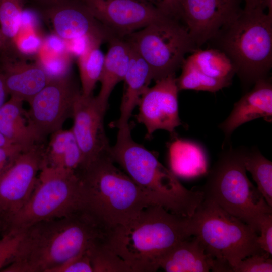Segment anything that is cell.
<instances>
[{
    "label": "cell",
    "instance_id": "1",
    "mask_svg": "<svg viewBox=\"0 0 272 272\" xmlns=\"http://www.w3.org/2000/svg\"><path fill=\"white\" fill-rule=\"evenodd\" d=\"M106 235L102 226L83 209L40 221L25 228L16 257L1 271L53 272L89 250Z\"/></svg>",
    "mask_w": 272,
    "mask_h": 272
},
{
    "label": "cell",
    "instance_id": "2",
    "mask_svg": "<svg viewBox=\"0 0 272 272\" xmlns=\"http://www.w3.org/2000/svg\"><path fill=\"white\" fill-rule=\"evenodd\" d=\"M191 236L190 218L150 205L127 223L110 230L106 241L132 272H153L171 249Z\"/></svg>",
    "mask_w": 272,
    "mask_h": 272
},
{
    "label": "cell",
    "instance_id": "3",
    "mask_svg": "<svg viewBox=\"0 0 272 272\" xmlns=\"http://www.w3.org/2000/svg\"><path fill=\"white\" fill-rule=\"evenodd\" d=\"M111 156L100 157L79 169L82 209L108 232L125 224L145 208L155 205Z\"/></svg>",
    "mask_w": 272,
    "mask_h": 272
},
{
    "label": "cell",
    "instance_id": "4",
    "mask_svg": "<svg viewBox=\"0 0 272 272\" xmlns=\"http://www.w3.org/2000/svg\"><path fill=\"white\" fill-rule=\"evenodd\" d=\"M111 155L154 205L173 214L190 218L204 199L201 189L185 187L156 155L136 142L130 128L118 130Z\"/></svg>",
    "mask_w": 272,
    "mask_h": 272
},
{
    "label": "cell",
    "instance_id": "5",
    "mask_svg": "<svg viewBox=\"0 0 272 272\" xmlns=\"http://www.w3.org/2000/svg\"><path fill=\"white\" fill-rule=\"evenodd\" d=\"M265 9L244 7L208 41L230 58L246 91L267 78L272 66V14Z\"/></svg>",
    "mask_w": 272,
    "mask_h": 272
},
{
    "label": "cell",
    "instance_id": "6",
    "mask_svg": "<svg viewBox=\"0 0 272 272\" xmlns=\"http://www.w3.org/2000/svg\"><path fill=\"white\" fill-rule=\"evenodd\" d=\"M244 147L223 150L208 173L202 189L204 198L213 201L258 233L261 216L272 207L249 180L244 163Z\"/></svg>",
    "mask_w": 272,
    "mask_h": 272
},
{
    "label": "cell",
    "instance_id": "7",
    "mask_svg": "<svg viewBox=\"0 0 272 272\" xmlns=\"http://www.w3.org/2000/svg\"><path fill=\"white\" fill-rule=\"evenodd\" d=\"M190 220L192 236L231 272L244 258L263 251L258 243L257 232L212 200L204 198Z\"/></svg>",
    "mask_w": 272,
    "mask_h": 272
},
{
    "label": "cell",
    "instance_id": "8",
    "mask_svg": "<svg viewBox=\"0 0 272 272\" xmlns=\"http://www.w3.org/2000/svg\"><path fill=\"white\" fill-rule=\"evenodd\" d=\"M81 209V185L76 172L43 163L33 193L10 219L9 229L26 228Z\"/></svg>",
    "mask_w": 272,
    "mask_h": 272
},
{
    "label": "cell",
    "instance_id": "9",
    "mask_svg": "<svg viewBox=\"0 0 272 272\" xmlns=\"http://www.w3.org/2000/svg\"><path fill=\"white\" fill-rule=\"evenodd\" d=\"M149 65L153 80L175 74L196 48L181 21L165 16L123 38Z\"/></svg>",
    "mask_w": 272,
    "mask_h": 272
},
{
    "label": "cell",
    "instance_id": "10",
    "mask_svg": "<svg viewBox=\"0 0 272 272\" xmlns=\"http://www.w3.org/2000/svg\"><path fill=\"white\" fill-rule=\"evenodd\" d=\"M80 92L68 74L51 78L28 102L26 117L40 142L62 128L66 118L72 116L74 102Z\"/></svg>",
    "mask_w": 272,
    "mask_h": 272
},
{
    "label": "cell",
    "instance_id": "11",
    "mask_svg": "<svg viewBox=\"0 0 272 272\" xmlns=\"http://www.w3.org/2000/svg\"><path fill=\"white\" fill-rule=\"evenodd\" d=\"M44 151L39 144L22 151L0 174V213L8 225L33 193L44 163Z\"/></svg>",
    "mask_w": 272,
    "mask_h": 272
},
{
    "label": "cell",
    "instance_id": "12",
    "mask_svg": "<svg viewBox=\"0 0 272 272\" xmlns=\"http://www.w3.org/2000/svg\"><path fill=\"white\" fill-rule=\"evenodd\" d=\"M79 1L104 28L119 38L168 16L145 0Z\"/></svg>",
    "mask_w": 272,
    "mask_h": 272
},
{
    "label": "cell",
    "instance_id": "13",
    "mask_svg": "<svg viewBox=\"0 0 272 272\" xmlns=\"http://www.w3.org/2000/svg\"><path fill=\"white\" fill-rule=\"evenodd\" d=\"M175 74L155 81L148 87L139 102L137 121L146 128L147 138L157 130H164L172 135L182 125L179 115L178 92Z\"/></svg>",
    "mask_w": 272,
    "mask_h": 272
},
{
    "label": "cell",
    "instance_id": "14",
    "mask_svg": "<svg viewBox=\"0 0 272 272\" xmlns=\"http://www.w3.org/2000/svg\"><path fill=\"white\" fill-rule=\"evenodd\" d=\"M105 112L93 95L85 96L81 92L75 98L72 108L73 124L71 129L82 155L80 168L100 157L111 156L112 146L104 126Z\"/></svg>",
    "mask_w": 272,
    "mask_h": 272
},
{
    "label": "cell",
    "instance_id": "15",
    "mask_svg": "<svg viewBox=\"0 0 272 272\" xmlns=\"http://www.w3.org/2000/svg\"><path fill=\"white\" fill-rule=\"evenodd\" d=\"M56 36L61 40H100L114 36L104 28L79 0H56L41 5Z\"/></svg>",
    "mask_w": 272,
    "mask_h": 272
},
{
    "label": "cell",
    "instance_id": "16",
    "mask_svg": "<svg viewBox=\"0 0 272 272\" xmlns=\"http://www.w3.org/2000/svg\"><path fill=\"white\" fill-rule=\"evenodd\" d=\"M241 0H181L182 22L196 48L241 13Z\"/></svg>",
    "mask_w": 272,
    "mask_h": 272
},
{
    "label": "cell",
    "instance_id": "17",
    "mask_svg": "<svg viewBox=\"0 0 272 272\" xmlns=\"http://www.w3.org/2000/svg\"><path fill=\"white\" fill-rule=\"evenodd\" d=\"M253 88L236 103L227 118L219 125L229 142L234 131L241 125L253 120L263 118L272 120V84L269 78L257 81Z\"/></svg>",
    "mask_w": 272,
    "mask_h": 272
},
{
    "label": "cell",
    "instance_id": "18",
    "mask_svg": "<svg viewBox=\"0 0 272 272\" xmlns=\"http://www.w3.org/2000/svg\"><path fill=\"white\" fill-rule=\"evenodd\" d=\"M159 268L167 272H230L227 266L207 253L199 239L192 236L177 244L161 260Z\"/></svg>",
    "mask_w": 272,
    "mask_h": 272
},
{
    "label": "cell",
    "instance_id": "19",
    "mask_svg": "<svg viewBox=\"0 0 272 272\" xmlns=\"http://www.w3.org/2000/svg\"><path fill=\"white\" fill-rule=\"evenodd\" d=\"M9 95L28 102L50 81L51 77L39 63L6 57L2 66Z\"/></svg>",
    "mask_w": 272,
    "mask_h": 272
},
{
    "label": "cell",
    "instance_id": "20",
    "mask_svg": "<svg viewBox=\"0 0 272 272\" xmlns=\"http://www.w3.org/2000/svg\"><path fill=\"white\" fill-rule=\"evenodd\" d=\"M108 48L105 55L104 65L99 81L101 87L96 99L106 111L110 95L115 86L123 81L127 72L132 49L124 38L115 36L108 41Z\"/></svg>",
    "mask_w": 272,
    "mask_h": 272
},
{
    "label": "cell",
    "instance_id": "21",
    "mask_svg": "<svg viewBox=\"0 0 272 272\" xmlns=\"http://www.w3.org/2000/svg\"><path fill=\"white\" fill-rule=\"evenodd\" d=\"M131 49L129 67L123 81L124 88L120 106V115L114 124L118 130L130 128L129 121L132 113L138 106L141 96L153 80L148 64Z\"/></svg>",
    "mask_w": 272,
    "mask_h": 272
},
{
    "label": "cell",
    "instance_id": "22",
    "mask_svg": "<svg viewBox=\"0 0 272 272\" xmlns=\"http://www.w3.org/2000/svg\"><path fill=\"white\" fill-rule=\"evenodd\" d=\"M23 102L10 96L0 108V132L13 144L27 149L40 141L25 117Z\"/></svg>",
    "mask_w": 272,
    "mask_h": 272
},
{
    "label": "cell",
    "instance_id": "23",
    "mask_svg": "<svg viewBox=\"0 0 272 272\" xmlns=\"http://www.w3.org/2000/svg\"><path fill=\"white\" fill-rule=\"evenodd\" d=\"M168 146L172 172L177 176L192 178L207 172V159L199 144L174 137Z\"/></svg>",
    "mask_w": 272,
    "mask_h": 272
},
{
    "label": "cell",
    "instance_id": "24",
    "mask_svg": "<svg viewBox=\"0 0 272 272\" xmlns=\"http://www.w3.org/2000/svg\"><path fill=\"white\" fill-rule=\"evenodd\" d=\"M50 136L44 164L76 172L82 164V155L71 128L60 129Z\"/></svg>",
    "mask_w": 272,
    "mask_h": 272
},
{
    "label": "cell",
    "instance_id": "25",
    "mask_svg": "<svg viewBox=\"0 0 272 272\" xmlns=\"http://www.w3.org/2000/svg\"><path fill=\"white\" fill-rule=\"evenodd\" d=\"M102 42L100 40H87L83 50L78 55L81 92L83 95H92L95 86L99 81L105 59V54L100 49Z\"/></svg>",
    "mask_w": 272,
    "mask_h": 272
},
{
    "label": "cell",
    "instance_id": "26",
    "mask_svg": "<svg viewBox=\"0 0 272 272\" xmlns=\"http://www.w3.org/2000/svg\"><path fill=\"white\" fill-rule=\"evenodd\" d=\"M187 59L201 73L215 79L232 81L236 74L230 58L216 48L196 49Z\"/></svg>",
    "mask_w": 272,
    "mask_h": 272
},
{
    "label": "cell",
    "instance_id": "27",
    "mask_svg": "<svg viewBox=\"0 0 272 272\" xmlns=\"http://www.w3.org/2000/svg\"><path fill=\"white\" fill-rule=\"evenodd\" d=\"M244 163L268 205L272 207V163L257 148H245Z\"/></svg>",
    "mask_w": 272,
    "mask_h": 272
},
{
    "label": "cell",
    "instance_id": "28",
    "mask_svg": "<svg viewBox=\"0 0 272 272\" xmlns=\"http://www.w3.org/2000/svg\"><path fill=\"white\" fill-rule=\"evenodd\" d=\"M182 72L177 78V84L180 91L193 90L214 93L229 86L232 81L217 79L203 74L187 58L181 66Z\"/></svg>",
    "mask_w": 272,
    "mask_h": 272
},
{
    "label": "cell",
    "instance_id": "29",
    "mask_svg": "<svg viewBox=\"0 0 272 272\" xmlns=\"http://www.w3.org/2000/svg\"><path fill=\"white\" fill-rule=\"evenodd\" d=\"M102 238L89 249L93 272H132L130 266Z\"/></svg>",
    "mask_w": 272,
    "mask_h": 272
},
{
    "label": "cell",
    "instance_id": "30",
    "mask_svg": "<svg viewBox=\"0 0 272 272\" xmlns=\"http://www.w3.org/2000/svg\"><path fill=\"white\" fill-rule=\"evenodd\" d=\"M25 2L26 0H0V29L13 45L22 24Z\"/></svg>",
    "mask_w": 272,
    "mask_h": 272
},
{
    "label": "cell",
    "instance_id": "31",
    "mask_svg": "<svg viewBox=\"0 0 272 272\" xmlns=\"http://www.w3.org/2000/svg\"><path fill=\"white\" fill-rule=\"evenodd\" d=\"M25 233V228L9 229L0 237V270L10 264L16 257Z\"/></svg>",
    "mask_w": 272,
    "mask_h": 272
},
{
    "label": "cell",
    "instance_id": "32",
    "mask_svg": "<svg viewBox=\"0 0 272 272\" xmlns=\"http://www.w3.org/2000/svg\"><path fill=\"white\" fill-rule=\"evenodd\" d=\"M44 41L31 26H23L13 41V45L19 54L38 53Z\"/></svg>",
    "mask_w": 272,
    "mask_h": 272
},
{
    "label": "cell",
    "instance_id": "33",
    "mask_svg": "<svg viewBox=\"0 0 272 272\" xmlns=\"http://www.w3.org/2000/svg\"><path fill=\"white\" fill-rule=\"evenodd\" d=\"M269 253L263 251L251 255L232 269V272H271L272 260Z\"/></svg>",
    "mask_w": 272,
    "mask_h": 272
},
{
    "label": "cell",
    "instance_id": "34",
    "mask_svg": "<svg viewBox=\"0 0 272 272\" xmlns=\"http://www.w3.org/2000/svg\"><path fill=\"white\" fill-rule=\"evenodd\" d=\"M258 243L263 251L272 254V214L266 213L260 218L258 225Z\"/></svg>",
    "mask_w": 272,
    "mask_h": 272
},
{
    "label": "cell",
    "instance_id": "35",
    "mask_svg": "<svg viewBox=\"0 0 272 272\" xmlns=\"http://www.w3.org/2000/svg\"><path fill=\"white\" fill-rule=\"evenodd\" d=\"M53 272H93L89 250L70 259Z\"/></svg>",
    "mask_w": 272,
    "mask_h": 272
},
{
    "label": "cell",
    "instance_id": "36",
    "mask_svg": "<svg viewBox=\"0 0 272 272\" xmlns=\"http://www.w3.org/2000/svg\"><path fill=\"white\" fill-rule=\"evenodd\" d=\"M166 15L182 21L181 0H145Z\"/></svg>",
    "mask_w": 272,
    "mask_h": 272
},
{
    "label": "cell",
    "instance_id": "37",
    "mask_svg": "<svg viewBox=\"0 0 272 272\" xmlns=\"http://www.w3.org/2000/svg\"><path fill=\"white\" fill-rule=\"evenodd\" d=\"M24 150L26 149L17 145L0 147V174L7 167L15 156Z\"/></svg>",
    "mask_w": 272,
    "mask_h": 272
},
{
    "label": "cell",
    "instance_id": "38",
    "mask_svg": "<svg viewBox=\"0 0 272 272\" xmlns=\"http://www.w3.org/2000/svg\"><path fill=\"white\" fill-rule=\"evenodd\" d=\"M245 3L244 8H254L262 6L268 10V13L272 14V0H241Z\"/></svg>",
    "mask_w": 272,
    "mask_h": 272
},
{
    "label": "cell",
    "instance_id": "39",
    "mask_svg": "<svg viewBox=\"0 0 272 272\" xmlns=\"http://www.w3.org/2000/svg\"><path fill=\"white\" fill-rule=\"evenodd\" d=\"M10 49L16 51L13 44L7 39L0 29V52L6 53L8 50H10Z\"/></svg>",
    "mask_w": 272,
    "mask_h": 272
},
{
    "label": "cell",
    "instance_id": "40",
    "mask_svg": "<svg viewBox=\"0 0 272 272\" xmlns=\"http://www.w3.org/2000/svg\"><path fill=\"white\" fill-rule=\"evenodd\" d=\"M9 95L5 83L3 74L0 71V108L6 102L7 95Z\"/></svg>",
    "mask_w": 272,
    "mask_h": 272
},
{
    "label": "cell",
    "instance_id": "41",
    "mask_svg": "<svg viewBox=\"0 0 272 272\" xmlns=\"http://www.w3.org/2000/svg\"><path fill=\"white\" fill-rule=\"evenodd\" d=\"M8 230L7 222L3 215L0 213V237Z\"/></svg>",
    "mask_w": 272,
    "mask_h": 272
},
{
    "label": "cell",
    "instance_id": "42",
    "mask_svg": "<svg viewBox=\"0 0 272 272\" xmlns=\"http://www.w3.org/2000/svg\"><path fill=\"white\" fill-rule=\"evenodd\" d=\"M13 145L15 144L12 143L0 132V147H8Z\"/></svg>",
    "mask_w": 272,
    "mask_h": 272
},
{
    "label": "cell",
    "instance_id": "43",
    "mask_svg": "<svg viewBox=\"0 0 272 272\" xmlns=\"http://www.w3.org/2000/svg\"><path fill=\"white\" fill-rule=\"evenodd\" d=\"M33 1L36 2V3H37L38 4H39L41 6V5H44L50 3L56 0H33Z\"/></svg>",
    "mask_w": 272,
    "mask_h": 272
}]
</instances>
